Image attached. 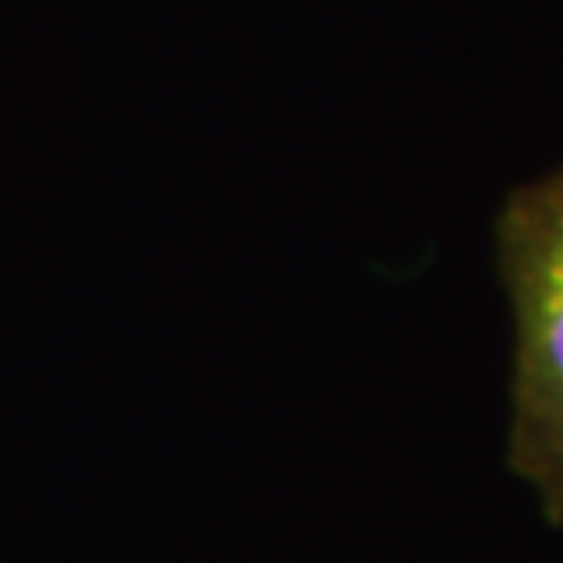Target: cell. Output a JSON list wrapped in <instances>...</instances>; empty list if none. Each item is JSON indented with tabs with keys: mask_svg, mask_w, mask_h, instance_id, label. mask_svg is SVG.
I'll list each match as a JSON object with an SVG mask.
<instances>
[{
	"mask_svg": "<svg viewBox=\"0 0 563 563\" xmlns=\"http://www.w3.org/2000/svg\"><path fill=\"white\" fill-rule=\"evenodd\" d=\"M498 267L516 322L509 461L563 523V168L505 201Z\"/></svg>",
	"mask_w": 563,
	"mask_h": 563,
	"instance_id": "6da1fadb",
	"label": "cell"
}]
</instances>
